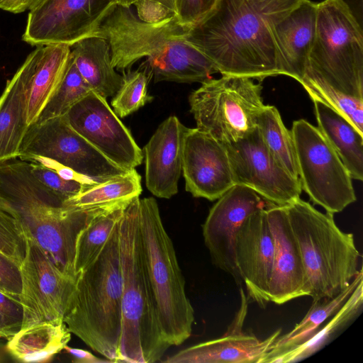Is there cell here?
<instances>
[{
  "label": "cell",
  "mask_w": 363,
  "mask_h": 363,
  "mask_svg": "<svg viewBox=\"0 0 363 363\" xmlns=\"http://www.w3.org/2000/svg\"><path fill=\"white\" fill-rule=\"evenodd\" d=\"M139 200L136 196L129 201L119 224L122 325L117 362L154 363L171 346L161 330L146 276Z\"/></svg>",
  "instance_id": "obj_5"
},
{
  "label": "cell",
  "mask_w": 363,
  "mask_h": 363,
  "mask_svg": "<svg viewBox=\"0 0 363 363\" xmlns=\"http://www.w3.org/2000/svg\"><path fill=\"white\" fill-rule=\"evenodd\" d=\"M298 180L311 201L335 214L356 201L352 179L318 128L304 119L294 121Z\"/></svg>",
  "instance_id": "obj_10"
},
{
  "label": "cell",
  "mask_w": 363,
  "mask_h": 363,
  "mask_svg": "<svg viewBox=\"0 0 363 363\" xmlns=\"http://www.w3.org/2000/svg\"><path fill=\"white\" fill-rule=\"evenodd\" d=\"M186 190L196 198L219 199L234 184L225 145L198 128H186L182 146Z\"/></svg>",
  "instance_id": "obj_17"
},
{
  "label": "cell",
  "mask_w": 363,
  "mask_h": 363,
  "mask_svg": "<svg viewBox=\"0 0 363 363\" xmlns=\"http://www.w3.org/2000/svg\"><path fill=\"white\" fill-rule=\"evenodd\" d=\"M70 48L76 67L92 91L105 99L113 96L122 84L123 76L116 72L111 64L107 41L92 35Z\"/></svg>",
  "instance_id": "obj_27"
},
{
  "label": "cell",
  "mask_w": 363,
  "mask_h": 363,
  "mask_svg": "<svg viewBox=\"0 0 363 363\" xmlns=\"http://www.w3.org/2000/svg\"><path fill=\"white\" fill-rule=\"evenodd\" d=\"M72 128L116 165L131 170L143 153L105 98L94 91L66 114Z\"/></svg>",
  "instance_id": "obj_15"
},
{
  "label": "cell",
  "mask_w": 363,
  "mask_h": 363,
  "mask_svg": "<svg viewBox=\"0 0 363 363\" xmlns=\"http://www.w3.org/2000/svg\"><path fill=\"white\" fill-rule=\"evenodd\" d=\"M130 201L113 204L94 216L81 230L75 245L74 267L76 275L101 252Z\"/></svg>",
  "instance_id": "obj_29"
},
{
  "label": "cell",
  "mask_w": 363,
  "mask_h": 363,
  "mask_svg": "<svg viewBox=\"0 0 363 363\" xmlns=\"http://www.w3.org/2000/svg\"><path fill=\"white\" fill-rule=\"evenodd\" d=\"M120 220L99 255L77 274L63 316L71 333L111 362H117L122 325Z\"/></svg>",
  "instance_id": "obj_4"
},
{
  "label": "cell",
  "mask_w": 363,
  "mask_h": 363,
  "mask_svg": "<svg viewBox=\"0 0 363 363\" xmlns=\"http://www.w3.org/2000/svg\"><path fill=\"white\" fill-rule=\"evenodd\" d=\"M117 4L130 7L133 4H136L140 2L148 1L155 4H159L164 9L174 13V3L173 0H116Z\"/></svg>",
  "instance_id": "obj_45"
},
{
  "label": "cell",
  "mask_w": 363,
  "mask_h": 363,
  "mask_svg": "<svg viewBox=\"0 0 363 363\" xmlns=\"http://www.w3.org/2000/svg\"><path fill=\"white\" fill-rule=\"evenodd\" d=\"M257 128L273 157L291 176L298 179L296 150L291 130L274 106L265 105L257 120Z\"/></svg>",
  "instance_id": "obj_32"
},
{
  "label": "cell",
  "mask_w": 363,
  "mask_h": 363,
  "mask_svg": "<svg viewBox=\"0 0 363 363\" xmlns=\"http://www.w3.org/2000/svg\"><path fill=\"white\" fill-rule=\"evenodd\" d=\"M363 28V0H340Z\"/></svg>",
  "instance_id": "obj_44"
},
{
  "label": "cell",
  "mask_w": 363,
  "mask_h": 363,
  "mask_svg": "<svg viewBox=\"0 0 363 363\" xmlns=\"http://www.w3.org/2000/svg\"><path fill=\"white\" fill-rule=\"evenodd\" d=\"M67 352H68L72 357L73 362L77 363H106L111 362L108 359H99L94 355L90 352L78 348H72L67 345L65 347Z\"/></svg>",
  "instance_id": "obj_43"
},
{
  "label": "cell",
  "mask_w": 363,
  "mask_h": 363,
  "mask_svg": "<svg viewBox=\"0 0 363 363\" xmlns=\"http://www.w3.org/2000/svg\"><path fill=\"white\" fill-rule=\"evenodd\" d=\"M31 155L52 159L96 182L128 171L111 162L76 132L66 114L28 127L19 158L25 161Z\"/></svg>",
  "instance_id": "obj_11"
},
{
  "label": "cell",
  "mask_w": 363,
  "mask_h": 363,
  "mask_svg": "<svg viewBox=\"0 0 363 363\" xmlns=\"http://www.w3.org/2000/svg\"><path fill=\"white\" fill-rule=\"evenodd\" d=\"M139 226L146 276L160 328L165 340L177 346L191 335L194 311L186 296L173 243L153 197L139 200Z\"/></svg>",
  "instance_id": "obj_7"
},
{
  "label": "cell",
  "mask_w": 363,
  "mask_h": 363,
  "mask_svg": "<svg viewBox=\"0 0 363 363\" xmlns=\"http://www.w3.org/2000/svg\"><path fill=\"white\" fill-rule=\"evenodd\" d=\"M0 69H1V66H0Z\"/></svg>",
  "instance_id": "obj_48"
},
{
  "label": "cell",
  "mask_w": 363,
  "mask_h": 363,
  "mask_svg": "<svg viewBox=\"0 0 363 363\" xmlns=\"http://www.w3.org/2000/svg\"><path fill=\"white\" fill-rule=\"evenodd\" d=\"M241 306L226 333L220 337L200 342L179 351L165 363H261L272 345L281 335L274 331L264 340L242 330L247 302L240 289Z\"/></svg>",
  "instance_id": "obj_19"
},
{
  "label": "cell",
  "mask_w": 363,
  "mask_h": 363,
  "mask_svg": "<svg viewBox=\"0 0 363 363\" xmlns=\"http://www.w3.org/2000/svg\"><path fill=\"white\" fill-rule=\"evenodd\" d=\"M13 335V334L7 328L4 318L0 314V335L3 338L8 340Z\"/></svg>",
  "instance_id": "obj_46"
},
{
  "label": "cell",
  "mask_w": 363,
  "mask_h": 363,
  "mask_svg": "<svg viewBox=\"0 0 363 363\" xmlns=\"http://www.w3.org/2000/svg\"><path fill=\"white\" fill-rule=\"evenodd\" d=\"M312 100H318L346 118L363 133V98L345 94L318 80L304 77L299 82Z\"/></svg>",
  "instance_id": "obj_34"
},
{
  "label": "cell",
  "mask_w": 363,
  "mask_h": 363,
  "mask_svg": "<svg viewBox=\"0 0 363 363\" xmlns=\"http://www.w3.org/2000/svg\"><path fill=\"white\" fill-rule=\"evenodd\" d=\"M0 314L4 318L9 330L14 334L21 328L23 308L18 299L0 291Z\"/></svg>",
  "instance_id": "obj_40"
},
{
  "label": "cell",
  "mask_w": 363,
  "mask_h": 363,
  "mask_svg": "<svg viewBox=\"0 0 363 363\" xmlns=\"http://www.w3.org/2000/svg\"><path fill=\"white\" fill-rule=\"evenodd\" d=\"M30 167L35 177L64 201L78 194L89 185L62 179L55 172L36 162L30 163Z\"/></svg>",
  "instance_id": "obj_37"
},
{
  "label": "cell",
  "mask_w": 363,
  "mask_h": 363,
  "mask_svg": "<svg viewBox=\"0 0 363 363\" xmlns=\"http://www.w3.org/2000/svg\"><path fill=\"white\" fill-rule=\"evenodd\" d=\"M113 203L73 207L46 187L31 172L30 163L0 164V208L22 225L50 261L62 272H74L77 235L96 214Z\"/></svg>",
  "instance_id": "obj_3"
},
{
  "label": "cell",
  "mask_w": 363,
  "mask_h": 363,
  "mask_svg": "<svg viewBox=\"0 0 363 363\" xmlns=\"http://www.w3.org/2000/svg\"><path fill=\"white\" fill-rule=\"evenodd\" d=\"M1 338V336L0 335V339Z\"/></svg>",
  "instance_id": "obj_47"
},
{
  "label": "cell",
  "mask_w": 363,
  "mask_h": 363,
  "mask_svg": "<svg viewBox=\"0 0 363 363\" xmlns=\"http://www.w3.org/2000/svg\"><path fill=\"white\" fill-rule=\"evenodd\" d=\"M266 211L274 241L269 300L283 304L307 296L306 274L285 206L270 205Z\"/></svg>",
  "instance_id": "obj_20"
},
{
  "label": "cell",
  "mask_w": 363,
  "mask_h": 363,
  "mask_svg": "<svg viewBox=\"0 0 363 363\" xmlns=\"http://www.w3.org/2000/svg\"><path fill=\"white\" fill-rule=\"evenodd\" d=\"M26 239L21 223L0 208V253L19 267L26 255Z\"/></svg>",
  "instance_id": "obj_36"
},
{
  "label": "cell",
  "mask_w": 363,
  "mask_h": 363,
  "mask_svg": "<svg viewBox=\"0 0 363 363\" xmlns=\"http://www.w3.org/2000/svg\"><path fill=\"white\" fill-rule=\"evenodd\" d=\"M34 67L31 52L0 96V164L19 157L23 140L28 129L26 121L28 95Z\"/></svg>",
  "instance_id": "obj_23"
},
{
  "label": "cell",
  "mask_w": 363,
  "mask_h": 363,
  "mask_svg": "<svg viewBox=\"0 0 363 363\" xmlns=\"http://www.w3.org/2000/svg\"><path fill=\"white\" fill-rule=\"evenodd\" d=\"M303 0H217L186 32L222 75L262 82L279 75L274 26Z\"/></svg>",
  "instance_id": "obj_1"
},
{
  "label": "cell",
  "mask_w": 363,
  "mask_h": 363,
  "mask_svg": "<svg viewBox=\"0 0 363 363\" xmlns=\"http://www.w3.org/2000/svg\"><path fill=\"white\" fill-rule=\"evenodd\" d=\"M91 91L92 89L76 67L70 54L58 88L35 123H42L67 114L74 105Z\"/></svg>",
  "instance_id": "obj_33"
},
{
  "label": "cell",
  "mask_w": 363,
  "mask_h": 363,
  "mask_svg": "<svg viewBox=\"0 0 363 363\" xmlns=\"http://www.w3.org/2000/svg\"><path fill=\"white\" fill-rule=\"evenodd\" d=\"M43 0H0V9L13 13L30 11Z\"/></svg>",
  "instance_id": "obj_42"
},
{
  "label": "cell",
  "mask_w": 363,
  "mask_h": 363,
  "mask_svg": "<svg viewBox=\"0 0 363 363\" xmlns=\"http://www.w3.org/2000/svg\"><path fill=\"white\" fill-rule=\"evenodd\" d=\"M235 184L246 186L269 203L286 206L300 198L302 189L294 178L273 157L256 128L245 138L228 145Z\"/></svg>",
  "instance_id": "obj_14"
},
{
  "label": "cell",
  "mask_w": 363,
  "mask_h": 363,
  "mask_svg": "<svg viewBox=\"0 0 363 363\" xmlns=\"http://www.w3.org/2000/svg\"><path fill=\"white\" fill-rule=\"evenodd\" d=\"M262 86L243 76L210 79L191 92L189 101L196 128L223 145L235 143L257 128L265 106Z\"/></svg>",
  "instance_id": "obj_9"
},
{
  "label": "cell",
  "mask_w": 363,
  "mask_h": 363,
  "mask_svg": "<svg viewBox=\"0 0 363 363\" xmlns=\"http://www.w3.org/2000/svg\"><path fill=\"white\" fill-rule=\"evenodd\" d=\"M285 207L303 260L306 295L313 300L335 297L362 269L354 235L337 227L334 214L301 198Z\"/></svg>",
  "instance_id": "obj_6"
},
{
  "label": "cell",
  "mask_w": 363,
  "mask_h": 363,
  "mask_svg": "<svg viewBox=\"0 0 363 363\" xmlns=\"http://www.w3.org/2000/svg\"><path fill=\"white\" fill-rule=\"evenodd\" d=\"M0 291L16 299L21 292L19 267L0 253Z\"/></svg>",
  "instance_id": "obj_39"
},
{
  "label": "cell",
  "mask_w": 363,
  "mask_h": 363,
  "mask_svg": "<svg viewBox=\"0 0 363 363\" xmlns=\"http://www.w3.org/2000/svg\"><path fill=\"white\" fill-rule=\"evenodd\" d=\"M304 77L363 98V28L340 0L317 4L315 34Z\"/></svg>",
  "instance_id": "obj_8"
},
{
  "label": "cell",
  "mask_w": 363,
  "mask_h": 363,
  "mask_svg": "<svg viewBox=\"0 0 363 363\" xmlns=\"http://www.w3.org/2000/svg\"><path fill=\"white\" fill-rule=\"evenodd\" d=\"M362 270L350 284L333 298L313 300L312 304L303 318L293 329L284 335H279L272 345L262 361L270 356L301 345L310 339L318 329L347 301L358 284L362 281ZM261 362V363H262Z\"/></svg>",
  "instance_id": "obj_28"
},
{
  "label": "cell",
  "mask_w": 363,
  "mask_h": 363,
  "mask_svg": "<svg viewBox=\"0 0 363 363\" xmlns=\"http://www.w3.org/2000/svg\"><path fill=\"white\" fill-rule=\"evenodd\" d=\"M71 333L63 320L44 321L20 328L6 343V350L16 360L46 362L65 349Z\"/></svg>",
  "instance_id": "obj_25"
},
{
  "label": "cell",
  "mask_w": 363,
  "mask_h": 363,
  "mask_svg": "<svg viewBox=\"0 0 363 363\" xmlns=\"http://www.w3.org/2000/svg\"><path fill=\"white\" fill-rule=\"evenodd\" d=\"M317 4L303 0L274 28L279 74L300 82L306 71L308 57L314 40Z\"/></svg>",
  "instance_id": "obj_22"
},
{
  "label": "cell",
  "mask_w": 363,
  "mask_h": 363,
  "mask_svg": "<svg viewBox=\"0 0 363 363\" xmlns=\"http://www.w3.org/2000/svg\"><path fill=\"white\" fill-rule=\"evenodd\" d=\"M141 177L133 169L99 182L86 185L78 194L65 201L73 207H89L128 201L140 196Z\"/></svg>",
  "instance_id": "obj_30"
},
{
  "label": "cell",
  "mask_w": 363,
  "mask_h": 363,
  "mask_svg": "<svg viewBox=\"0 0 363 363\" xmlns=\"http://www.w3.org/2000/svg\"><path fill=\"white\" fill-rule=\"evenodd\" d=\"M189 28L179 23L173 12L147 19L130 7L116 4L101 19L91 35L109 45L113 67L124 72L146 57L155 82H203L218 72L205 55L189 43Z\"/></svg>",
  "instance_id": "obj_2"
},
{
  "label": "cell",
  "mask_w": 363,
  "mask_h": 363,
  "mask_svg": "<svg viewBox=\"0 0 363 363\" xmlns=\"http://www.w3.org/2000/svg\"><path fill=\"white\" fill-rule=\"evenodd\" d=\"M274 205L252 189L234 184L210 209L203 225V236L213 263L230 274L239 284L242 279L235 259L237 233L247 217Z\"/></svg>",
  "instance_id": "obj_16"
},
{
  "label": "cell",
  "mask_w": 363,
  "mask_h": 363,
  "mask_svg": "<svg viewBox=\"0 0 363 363\" xmlns=\"http://www.w3.org/2000/svg\"><path fill=\"white\" fill-rule=\"evenodd\" d=\"M246 218L235 242V264L248 296L260 307L270 302L269 296L274 241L266 208Z\"/></svg>",
  "instance_id": "obj_18"
},
{
  "label": "cell",
  "mask_w": 363,
  "mask_h": 363,
  "mask_svg": "<svg viewBox=\"0 0 363 363\" xmlns=\"http://www.w3.org/2000/svg\"><path fill=\"white\" fill-rule=\"evenodd\" d=\"M23 308L20 328L44 321L63 320L76 278L60 271L27 236L26 251L19 267Z\"/></svg>",
  "instance_id": "obj_12"
},
{
  "label": "cell",
  "mask_w": 363,
  "mask_h": 363,
  "mask_svg": "<svg viewBox=\"0 0 363 363\" xmlns=\"http://www.w3.org/2000/svg\"><path fill=\"white\" fill-rule=\"evenodd\" d=\"M217 0H173L174 13L184 27L190 28L213 8Z\"/></svg>",
  "instance_id": "obj_38"
},
{
  "label": "cell",
  "mask_w": 363,
  "mask_h": 363,
  "mask_svg": "<svg viewBox=\"0 0 363 363\" xmlns=\"http://www.w3.org/2000/svg\"><path fill=\"white\" fill-rule=\"evenodd\" d=\"M150 75L152 76L147 63L143 69L124 72L122 84L111 101L118 116L124 118L152 101V96L147 94Z\"/></svg>",
  "instance_id": "obj_35"
},
{
  "label": "cell",
  "mask_w": 363,
  "mask_h": 363,
  "mask_svg": "<svg viewBox=\"0 0 363 363\" xmlns=\"http://www.w3.org/2000/svg\"><path fill=\"white\" fill-rule=\"evenodd\" d=\"M186 129L177 117L169 116L144 147L146 186L157 197L169 199L178 192Z\"/></svg>",
  "instance_id": "obj_21"
},
{
  "label": "cell",
  "mask_w": 363,
  "mask_h": 363,
  "mask_svg": "<svg viewBox=\"0 0 363 363\" xmlns=\"http://www.w3.org/2000/svg\"><path fill=\"white\" fill-rule=\"evenodd\" d=\"M116 0H43L29 11L22 39L31 45L70 47L91 36Z\"/></svg>",
  "instance_id": "obj_13"
},
{
  "label": "cell",
  "mask_w": 363,
  "mask_h": 363,
  "mask_svg": "<svg viewBox=\"0 0 363 363\" xmlns=\"http://www.w3.org/2000/svg\"><path fill=\"white\" fill-rule=\"evenodd\" d=\"M363 284L361 281L347 301L333 315V317L307 341L265 358L262 363L293 362L307 357L319 350L337 330L346 325L357 313L362 305Z\"/></svg>",
  "instance_id": "obj_31"
},
{
  "label": "cell",
  "mask_w": 363,
  "mask_h": 363,
  "mask_svg": "<svg viewBox=\"0 0 363 363\" xmlns=\"http://www.w3.org/2000/svg\"><path fill=\"white\" fill-rule=\"evenodd\" d=\"M318 128L340 158L352 179H363V133L346 118L318 101L312 100Z\"/></svg>",
  "instance_id": "obj_26"
},
{
  "label": "cell",
  "mask_w": 363,
  "mask_h": 363,
  "mask_svg": "<svg viewBox=\"0 0 363 363\" xmlns=\"http://www.w3.org/2000/svg\"><path fill=\"white\" fill-rule=\"evenodd\" d=\"M34 67L28 95L26 121L33 124L58 88L64 76L71 48L65 44L36 46L32 51Z\"/></svg>",
  "instance_id": "obj_24"
},
{
  "label": "cell",
  "mask_w": 363,
  "mask_h": 363,
  "mask_svg": "<svg viewBox=\"0 0 363 363\" xmlns=\"http://www.w3.org/2000/svg\"><path fill=\"white\" fill-rule=\"evenodd\" d=\"M25 161L36 162L51 169L57 173L60 177L66 180L77 181L84 184H91L96 183L92 179L77 173L71 168L66 167L60 162L43 156L31 155L26 158Z\"/></svg>",
  "instance_id": "obj_41"
}]
</instances>
